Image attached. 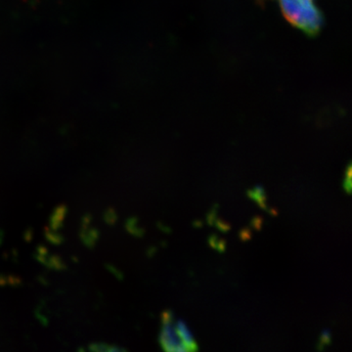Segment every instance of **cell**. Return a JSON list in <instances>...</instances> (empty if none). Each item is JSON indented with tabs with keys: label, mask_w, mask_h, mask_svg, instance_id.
<instances>
[{
	"label": "cell",
	"mask_w": 352,
	"mask_h": 352,
	"mask_svg": "<svg viewBox=\"0 0 352 352\" xmlns=\"http://www.w3.org/2000/svg\"><path fill=\"white\" fill-rule=\"evenodd\" d=\"M250 237H251V233H250L249 230H243L242 233H241V238L243 240L249 239Z\"/></svg>",
	"instance_id": "cell-9"
},
{
	"label": "cell",
	"mask_w": 352,
	"mask_h": 352,
	"mask_svg": "<svg viewBox=\"0 0 352 352\" xmlns=\"http://www.w3.org/2000/svg\"><path fill=\"white\" fill-rule=\"evenodd\" d=\"M210 245L214 249L219 250L220 252H223L226 250V241L220 239L217 235H212L208 239Z\"/></svg>",
	"instance_id": "cell-6"
},
{
	"label": "cell",
	"mask_w": 352,
	"mask_h": 352,
	"mask_svg": "<svg viewBox=\"0 0 352 352\" xmlns=\"http://www.w3.org/2000/svg\"><path fill=\"white\" fill-rule=\"evenodd\" d=\"M248 195H249L250 198L256 201V203H258L263 210H265L266 212L273 215L277 214V212H275L274 210L268 208L267 205H266V194L263 186H256L254 190H250V191H248Z\"/></svg>",
	"instance_id": "cell-4"
},
{
	"label": "cell",
	"mask_w": 352,
	"mask_h": 352,
	"mask_svg": "<svg viewBox=\"0 0 352 352\" xmlns=\"http://www.w3.org/2000/svg\"><path fill=\"white\" fill-rule=\"evenodd\" d=\"M176 332H177L179 337L182 338V342H184L187 351H198L199 347L197 344L196 340H194L193 335L190 332L189 328L187 327L186 324L183 320H178L175 323Z\"/></svg>",
	"instance_id": "cell-3"
},
{
	"label": "cell",
	"mask_w": 352,
	"mask_h": 352,
	"mask_svg": "<svg viewBox=\"0 0 352 352\" xmlns=\"http://www.w3.org/2000/svg\"><path fill=\"white\" fill-rule=\"evenodd\" d=\"M162 330L160 344L166 351H188L182 338L176 332L175 315L171 310H166L162 315Z\"/></svg>",
	"instance_id": "cell-2"
},
{
	"label": "cell",
	"mask_w": 352,
	"mask_h": 352,
	"mask_svg": "<svg viewBox=\"0 0 352 352\" xmlns=\"http://www.w3.org/2000/svg\"><path fill=\"white\" fill-rule=\"evenodd\" d=\"M344 190H346V193H351V164H349V166H347L346 170V176L344 178Z\"/></svg>",
	"instance_id": "cell-8"
},
{
	"label": "cell",
	"mask_w": 352,
	"mask_h": 352,
	"mask_svg": "<svg viewBox=\"0 0 352 352\" xmlns=\"http://www.w3.org/2000/svg\"><path fill=\"white\" fill-rule=\"evenodd\" d=\"M90 351H124V349H120L118 346H110L109 344H91L90 346Z\"/></svg>",
	"instance_id": "cell-5"
},
{
	"label": "cell",
	"mask_w": 352,
	"mask_h": 352,
	"mask_svg": "<svg viewBox=\"0 0 352 352\" xmlns=\"http://www.w3.org/2000/svg\"><path fill=\"white\" fill-rule=\"evenodd\" d=\"M282 13L289 24L308 34L319 32L322 24L321 13L314 0H279Z\"/></svg>",
	"instance_id": "cell-1"
},
{
	"label": "cell",
	"mask_w": 352,
	"mask_h": 352,
	"mask_svg": "<svg viewBox=\"0 0 352 352\" xmlns=\"http://www.w3.org/2000/svg\"><path fill=\"white\" fill-rule=\"evenodd\" d=\"M261 221H263V220L261 219H254L252 220V223L254 224V227H256V228H258V227H261Z\"/></svg>",
	"instance_id": "cell-10"
},
{
	"label": "cell",
	"mask_w": 352,
	"mask_h": 352,
	"mask_svg": "<svg viewBox=\"0 0 352 352\" xmlns=\"http://www.w3.org/2000/svg\"><path fill=\"white\" fill-rule=\"evenodd\" d=\"M331 340H332V337H331L330 330H325L323 333H322L320 342H319V349H324V347L329 346L331 344Z\"/></svg>",
	"instance_id": "cell-7"
}]
</instances>
